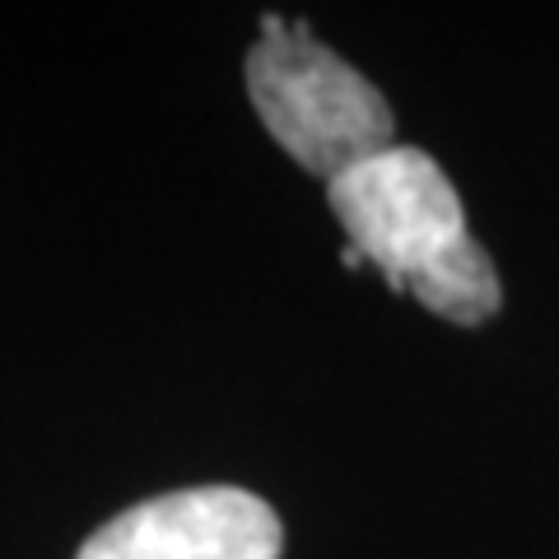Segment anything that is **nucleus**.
<instances>
[{
	"mask_svg": "<svg viewBox=\"0 0 559 559\" xmlns=\"http://www.w3.org/2000/svg\"><path fill=\"white\" fill-rule=\"evenodd\" d=\"M349 242L382 271L396 294L457 326L499 312V271L466 229V210L448 173L425 150L396 145L326 187Z\"/></svg>",
	"mask_w": 559,
	"mask_h": 559,
	"instance_id": "f257e3e1",
	"label": "nucleus"
},
{
	"mask_svg": "<svg viewBox=\"0 0 559 559\" xmlns=\"http://www.w3.org/2000/svg\"><path fill=\"white\" fill-rule=\"evenodd\" d=\"M248 94L275 145L326 187L396 150V117L378 84L322 47L304 20H289L285 38H257Z\"/></svg>",
	"mask_w": 559,
	"mask_h": 559,
	"instance_id": "f03ea898",
	"label": "nucleus"
},
{
	"mask_svg": "<svg viewBox=\"0 0 559 559\" xmlns=\"http://www.w3.org/2000/svg\"><path fill=\"white\" fill-rule=\"evenodd\" d=\"M285 527L266 499L201 485L145 499L84 540L75 559H280Z\"/></svg>",
	"mask_w": 559,
	"mask_h": 559,
	"instance_id": "7ed1b4c3",
	"label": "nucleus"
},
{
	"mask_svg": "<svg viewBox=\"0 0 559 559\" xmlns=\"http://www.w3.org/2000/svg\"><path fill=\"white\" fill-rule=\"evenodd\" d=\"M341 266H345V271H359V266H369V257H364L355 242H349V248H341Z\"/></svg>",
	"mask_w": 559,
	"mask_h": 559,
	"instance_id": "20e7f679",
	"label": "nucleus"
}]
</instances>
